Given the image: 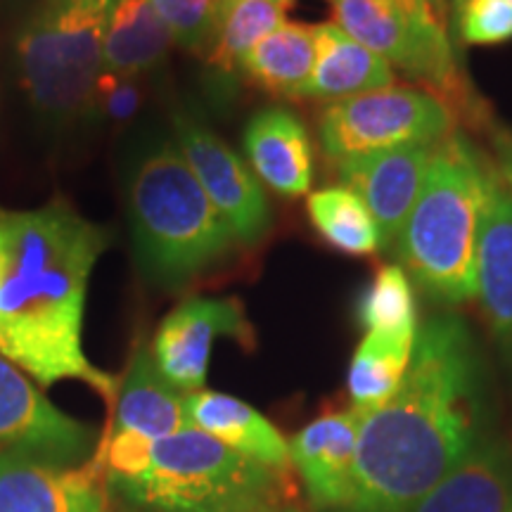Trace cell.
<instances>
[{"label": "cell", "instance_id": "obj_31", "mask_svg": "<svg viewBox=\"0 0 512 512\" xmlns=\"http://www.w3.org/2000/svg\"><path fill=\"white\" fill-rule=\"evenodd\" d=\"M408 3L415 5V8H418V10L432 12V15L437 17L441 24H446V27H448V8H446V0H408Z\"/></svg>", "mask_w": 512, "mask_h": 512}, {"label": "cell", "instance_id": "obj_11", "mask_svg": "<svg viewBox=\"0 0 512 512\" xmlns=\"http://www.w3.org/2000/svg\"><path fill=\"white\" fill-rule=\"evenodd\" d=\"M93 448V427L60 411L27 373L0 354V451L74 467Z\"/></svg>", "mask_w": 512, "mask_h": 512}, {"label": "cell", "instance_id": "obj_21", "mask_svg": "<svg viewBox=\"0 0 512 512\" xmlns=\"http://www.w3.org/2000/svg\"><path fill=\"white\" fill-rule=\"evenodd\" d=\"M174 36L150 0H117L105 31V72L136 79L159 67Z\"/></svg>", "mask_w": 512, "mask_h": 512}, {"label": "cell", "instance_id": "obj_29", "mask_svg": "<svg viewBox=\"0 0 512 512\" xmlns=\"http://www.w3.org/2000/svg\"><path fill=\"white\" fill-rule=\"evenodd\" d=\"M140 102H143V95H140L136 79H121V76L105 72L95 86L91 112L105 114L107 119L121 124V121L136 117Z\"/></svg>", "mask_w": 512, "mask_h": 512}, {"label": "cell", "instance_id": "obj_24", "mask_svg": "<svg viewBox=\"0 0 512 512\" xmlns=\"http://www.w3.org/2000/svg\"><path fill=\"white\" fill-rule=\"evenodd\" d=\"M285 12L273 0H223L204 62L221 76L242 74V64L256 43L287 22Z\"/></svg>", "mask_w": 512, "mask_h": 512}, {"label": "cell", "instance_id": "obj_13", "mask_svg": "<svg viewBox=\"0 0 512 512\" xmlns=\"http://www.w3.org/2000/svg\"><path fill=\"white\" fill-rule=\"evenodd\" d=\"M437 145L415 143L392 147L335 164L339 181L361 197L380 228L382 249L392 247L396 235L401 233L425 183Z\"/></svg>", "mask_w": 512, "mask_h": 512}, {"label": "cell", "instance_id": "obj_4", "mask_svg": "<svg viewBox=\"0 0 512 512\" xmlns=\"http://www.w3.org/2000/svg\"><path fill=\"white\" fill-rule=\"evenodd\" d=\"M128 216L147 278L178 287L238 245L176 145L140 157L128 178Z\"/></svg>", "mask_w": 512, "mask_h": 512}, {"label": "cell", "instance_id": "obj_8", "mask_svg": "<svg viewBox=\"0 0 512 512\" xmlns=\"http://www.w3.org/2000/svg\"><path fill=\"white\" fill-rule=\"evenodd\" d=\"M456 131V114L418 86H387L330 102L318 119V136L332 164L415 143H441Z\"/></svg>", "mask_w": 512, "mask_h": 512}, {"label": "cell", "instance_id": "obj_9", "mask_svg": "<svg viewBox=\"0 0 512 512\" xmlns=\"http://www.w3.org/2000/svg\"><path fill=\"white\" fill-rule=\"evenodd\" d=\"M112 406V430L95 453V470H105L110 486L138 477L150 463L152 446L159 439L190 427L185 394L159 373L147 342L133 349Z\"/></svg>", "mask_w": 512, "mask_h": 512}, {"label": "cell", "instance_id": "obj_3", "mask_svg": "<svg viewBox=\"0 0 512 512\" xmlns=\"http://www.w3.org/2000/svg\"><path fill=\"white\" fill-rule=\"evenodd\" d=\"M486 157L453 131L441 140L401 233L399 266L439 304H465L477 287V235Z\"/></svg>", "mask_w": 512, "mask_h": 512}, {"label": "cell", "instance_id": "obj_16", "mask_svg": "<svg viewBox=\"0 0 512 512\" xmlns=\"http://www.w3.org/2000/svg\"><path fill=\"white\" fill-rule=\"evenodd\" d=\"M363 418L354 408L325 413L290 441V458L318 508L347 510L354 494L356 441Z\"/></svg>", "mask_w": 512, "mask_h": 512}, {"label": "cell", "instance_id": "obj_30", "mask_svg": "<svg viewBox=\"0 0 512 512\" xmlns=\"http://www.w3.org/2000/svg\"><path fill=\"white\" fill-rule=\"evenodd\" d=\"M494 152H496V169L503 176L505 185L512 192V133L510 131H496L494 133Z\"/></svg>", "mask_w": 512, "mask_h": 512}, {"label": "cell", "instance_id": "obj_34", "mask_svg": "<svg viewBox=\"0 0 512 512\" xmlns=\"http://www.w3.org/2000/svg\"><path fill=\"white\" fill-rule=\"evenodd\" d=\"M510 512H512V508H510Z\"/></svg>", "mask_w": 512, "mask_h": 512}, {"label": "cell", "instance_id": "obj_25", "mask_svg": "<svg viewBox=\"0 0 512 512\" xmlns=\"http://www.w3.org/2000/svg\"><path fill=\"white\" fill-rule=\"evenodd\" d=\"M306 214L320 238L337 252L370 256L382 249L380 228L370 216L368 207L361 202V197L344 185L313 192L306 202Z\"/></svg>", "mask_w": 512, "mask_h": 512}, {"label": "cell", "instance_id": "obj_17", "mask_svg": "<svg viewBox=\"0 0 512 512\" xmlns=\"http://www.w3.org/2000/svg\"><path fill=\"white\" fill-rule=\"evenodd\" d=\"M245 145L249 169L283 197H302L313 185V145L297 114L266 107L247 121Z\"/></svg>", "mask_w": 512, "mask_h": 512}, {"label": "cell", "instance_id": "obj_12", "mask_svg": "<svg viewBox=\"0 0 512 512\" xmlns=\"http://www.w3.org/2000/svg\"><path fill=\"white\" fill-rule=\"evenodd\" d=\"M221 337L238 339L242 347L254 342L240 299L190 297L159 323L150 347L159 373L178 392L192 394L207 382L211 349Z\"/></svg>", "mask_w": 512, "mask_h": 512}, {"label": "cell", "instance_id": "obj_32", "mask_svg": "<svg viewBox=\"0 0 512 512\" xmlns=\"http://www.w3.org/2000/svg\"><path fill=\"white\" fill-rule=\"evenodd\" d=\"M467 3V0H446V8H451L453 12V19H456V15L460 12V8Z\"/></svg>", "mask_w": 512, "mask_h": 512}, {"label": "cell", "instance_id": "obj_26", "mask_svg": "<svg viewBox=\"0 0 512 512\" xmlns=\"http://www.w3.org/2000/svg\"><path fill=\"white\" fill-rule=\"evenodd\" d=\"M358 323L366 332H418L413 283L399 264H387L375 273L358 302Z\"/></svg>", "mask_w": 512, "mask_h": 512}, {"label": "cell", "instance_id": "obj_5", "mask_svg": "<svg viewBox=\"0 0 512 512\" xmlns=\"http://www.w3.org/2000/svg\"><path fill=\"white\" fill-rule=\"evenodd\" d=\"M280 475L188 427L159 439L145 470L110 489L131 512H273Z\"/></svg>", "mask_w": 512, "mask_h": 512}, {"label": "cell", "instance_id": "obj_6", "mask_svg": "<svg viewBox=\"0 0 512 512\" xmlns=\"http://www.w3.org/2000/svg\"><path fill=\"white\" fill-rule=\"evenodd\" d=\"M117 0H48L19 29L17 74L38 112L69 121L91 112L105 74V31Z\"/></svg>", "mask_w": 512, "mask_h": 512}, {"label": "cell", "instance_id": "obj_20", "mask_svg": "<svg viewBox=\"0 0 512 512\" xmlns=\"http://www.w3.org/2000/svg\"><path fill=\"white\" fill-rule=\"evenodd\" d=\"M392 83V67L380 55L361 46L335 22H325L316 24V62L297 100L337 102Z\"/></svg>", "mask_w": 512, "mask_h": 512}, {"label": "cell", "instance_id": "obj_23", "mask_svg": "<svg viewBox=\"0 0 512 512\" xmlns=\"http://www.w3.org/2000/svg\"><path fill=\"white\" fill-rule=\"evenodd\" d=\"M316 62V24L283 22L254 46L242 74L261 91L297 100Z\"/></svg>", "mask_w": 512, "mask_h": 512}, {"label": "cell", "instance_id": "obj_28", "mask_svg": "<svg viewBox=\"0 0 512 512\" xmlns=\"http://www.w3.org/2000/svg\"><path fill=\"white\" fill-rule=\"evenodd\" d=\"M453 22L465 46L512 41V0H467Z\"/></svg>", "mask_w": 512, "mask_h": 512}, {"label": "cell", "instance_id": "obj_27", "mask_svg": "<svg viewBox=\"0 0 512 512\" xmlns=\"http://www.w3.org/2000/svg\"><path fill=\"white\" fill-rule=\"evenodd\" d=\"M223 0H150L164 19L176 46L190 53H207L214 38Z\"/></svg>", "mask_w": 512, "mask_h": 512}, {"label": "cell", "instance_id": "obj_10", "mask_svg": "<svg viewBox=\"0 0 512 512\" xmlns=\"http://www.w3.org/2000/svg\"><path fill=\"white\" fill-rule=\"evenodd\" d=\"M174 131L178 152L226 221L235 242L259 245L271 228V204L254 171L214 131L188 114H176Z\"/></svg>", "mask_w": 512, "mask_h": 512}, {"label": "cell", "instance_id": "obj_19", "mask_svg": "<svg viewBox=\"0 0 512 512\" xmlns=\"http://www.w3.org/2000/svg\"><path fill=\"white\" fill-rule=\"evenodd\" d=\"M185 415L190 427L209 434L240 456L280 472L292 463L290 444L273 422L235 396L207 389L185 394Z\"/></svg>", "mask_w": 512, "mask_h": 512}, {"label": "cell", "instance_id": "obj_14", "mask_svg": "<svg viewBox=\"0 0 512 512\" xmlns=\"http://www.w3.org/2000/svg\"><path fill=\"white\" fill-rule=\"evenodd\" d=\"M475 297L494 337L512 351V192L494 159L484 169Z\"/></svg>", "mask_w": 512, "mask_h": 512}, {"label": "cell", "instance_id": "obj_7", "mask_svg": "<svg viewBox=\"0 0 512 512\" xmlns=\"http://www.w3.org/2000/svg\"><path fill=\"white\" fill-rule=\"evenodd\" d=\"M330 5L332 22L361 46L444 100L453 114L479 119L482 107L460 74L448 27L432 12L408 0H330Z\"/></svg>", "mask_w": 512, "mask_h": 512}, {"label": "cell", "instance_id": "obj_33", "mask_svg": "<svg viewBox=\"0 0 512 512\" xmlns=\"http://www.w3.org/2000/svg\"><path fill=\"white\" fill-rule=\"evenodd\" d=\"M273 3H278V5H283L285 10H290L292 5H294V0H273Z\"/></svg>", "mask_w": 512, "mask_h": 512}, {"label": "cell", "instance_id": "obj_2", "mask_svg": "<svg viewBox=\"0 0 512 512\" xmlns=\"http://www.w3.org/2000/svg\"><path fill=\"white\" fill-rule=\"evenodd\" d=\"M110 245V230L64 200L0 207V354L41 387L83 382L112 406L119 377L83 351L88 283Z\"/></svg>", "mask_w": 512, "mask_h": 512}, {"label": "cell", "instance_id": "obj_18", "mask_svg": "<svg viewBox=\"0 0 512 512\" xmlns=\"http://www.w3.org/2000/svg\"><path fill=\"white\" fill-rule=\"evenodd\" d=\"M512 451L484 437L411 512H510Z\"/></svg>", "mask_w": 512, "mask_h": 512}, {"label": "cell", "instance_id": "obj_1", "mask_svg": "<svg viewBox=\"0 0 512 512\" xmlns=\"http://www.w3.org/2000/svg\"><path fill=\"white\" fill-rule=\"evenodd\" d=\"M486 389L475 337L453 313L427 318L392 399L361 422L344 512H411L484 437Z\"/></svg>", "mask_w": 512, "mask_h": 512}, {"label": "cell", "instance_id": "obj_15", "mask_svg": "<svg viewBox=\"0 0 512 512\" xmlns=\"http://www.w3.org/2000/svg\"><path fill=\"white\" fill-rule=\"evenodd\" d=\"M0 512H112L93 467L0 451Z\"/></svg>", "mask_w": 512, "mask_h": 512}, {"label": "cell", "instance_id": "obj_22", "mask_svg": "<svg viewBox=\"0 0 512 512\" xmlns=\"http://www.w3.org/2000/svg\"><path fill=\"white\" fill-rule=\"evenodd\" d=\"M418 332H366L349 366L351 408L366 418L392 399L411 366Z\"/></svg>", "mask_w": 512, "mask_h": 512}]
</instances>
